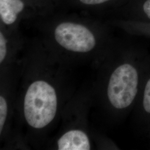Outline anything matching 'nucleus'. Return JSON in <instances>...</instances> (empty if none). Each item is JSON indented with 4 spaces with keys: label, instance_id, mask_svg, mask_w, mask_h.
Here are the masks:
<instances>
[{
    "label": "nucleus",
    "instance_id": "0eeeda50",
    "mask_svg": "<svg viewBox=\"0 0 150 150\" xmlns=\"http://www.w3.org/2000/svg\"><path fill=\"white\" fill-rule=\"evenodd\" d=\"M113 0H59V11H78L87 15L97 7Z\"/></svg>",
    "mask_w": 150,
    "mask_h": 150
},
{
    "label": "nucleus",
    "instance_id": "1a4fd4ad",
    "mask_svg": "<svg viewBox=\"0 0 150 150\" xmlns=\"http://www.w3.org/2000/svg\"><path fill=\"white\" fill-rule=\"evenodd\" d=\"M8 112L7 102L5 97L0 96V134H2L4 128Z\"/></svg>",
    "mask_w": 150,
    "mask_h": 150
},
{
    "label": "nucleus",
    "instance_id": "7ed1b4c3",
    "mask_svg": "<svg viewBox=\"0 0 150 150\" xmlns=\"http://www.w3.org/2000/svg\"><path fill=\"white\" fill-rule=\"evenodd\" d=\"M57 93L48 82L38 80L27 88L23 101V114L27 124L37 129H43L55 118L57 110Z\"/></svg>",
    "mask_w": 150,
    "mask_h": 150
},
{
    "label": "nucleus",
    "instance_id": "39448f33",
    "mask_svg": "<svg viewBox=\"0 0 150 150\" xmlns=\"http://www.w3.org/2000/svg\"><path fill=\"white\" fill-rule=\"evenodd\" d=\"M137 116L150 134V61H149L135 105Z\"/></svg>",
    "mask_w": 150,
    "mask_h": 150
},
{
    "label": "nucleus",
    "instance_id": "f03ea898",
    "mask_svg": "<svg viewBox=\"0 0 150 150\" xmlns=\"http://www.w3.org/2000/svg\"><path fill=\"white\" fill-rule=\"evenodd\" d=\"M148 62L147 59L125 60L111 70L106 86L110 107L123 112L135 106Z\"/></svg>",
    "mask_w": 150,
    "mask_h": 150
},
{
    "label": "nucleus",
    "instance_id": "f257e3e1",
    "mask_svg": "<svg viewBox=\"0 0 150 150\" xmlns=\"http://www.w3.org/2000/svg\"><path fill=\"white\" fill-rule=\"evenodd\" d=\"M59 11L38 17L48 24L51 38L59 47L74 54H88L97 47L98 38L87 17Z\"/></svg>",
    "mask_w": 150,
    "mask_h": 150
},
{
    "label": "nucleus",
    "instance_id": "423d86ee",
    "mask_svg": "<svg viewBox=\"0 0 150 150\" xmlns=\"http://www.w3.org/2000/svg\"><path fill=\"white\" fill-rule=\"evenodd\" d=\"M57 145L59 150H89L91 148L87 134L78 129L66 132L58 139Z\"/></svg>",
    "mask_w": 150,
    "mask_h": 150
},
{
    "label": "nucleus",
    "instance_id": "20e7f679",
    "mask_svg": "<svg viewBox=\"0 0 150 150\" xmlns=\"http://www.w3.org/2000/svg\"><path fill=\"white\" fill-rule=\"evenodd\" d=\"M38 12L26 0H0V23L16 28L22 20H35Z\"/></svg>",
    "mask_w": 150,
    "mask_h": 150
},
{
    "label": "nucleus",
    "instance_id": "6e6552de",
    "mask_svg": "<svg viewBox=\"0 0 150 150\" xmlns=\"http://www.w3.org/2000/svg\"><path fill=\"white\" fill-rule=\"evenodd\" d=\"M9 51L8 39L5 30L1 26L0 30V63L2 64L5 60Z\"/></svg>",
    "mask_w": 150,
    "mask_h": 150
},
{
    "label": "nucleus",
    "instance_id": "9d476101",
    "mask_svg": "<svg viewBox=\"0 0 150 150\" xmlns=\"http://www.w3.org/2000/svg\"><path fill=\"white\" fill-rule=\"evenodd\" d=\"M143 9L145 14L150 19V0H147L143 6Z\"/></svg>",
    "mask_w": 150,
    "mask_h": 150
}]
</instances>
